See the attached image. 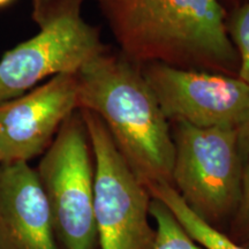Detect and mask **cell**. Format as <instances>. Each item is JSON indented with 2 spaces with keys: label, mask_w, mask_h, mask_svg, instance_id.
<instances>
[{
  "label": "cell",
  "mask_w": 249,
  "mask_h": 249,
  "mask_svg": "<svg viewBox=\"0 0 249 249\" xmlns=\"http://www.w3.org/2000/svg\"><path fill=\"white\" fill-rule=\"evenodd\" d=\"M236 135H238L239 150H240L242 160H245L249 157V117L236 129Z\"/></svg>",
  "instance_id": "cell-14"
},
{
  "label": "cell",
  "mask_w": 249,
  "mask_h": 249,
  "mask_svg": "<svg viewBox=\"0 0 249 249\" xmlns=\"http://www.w3.org/2000/svg\"><path fill=\"white\" fill-rule=\"evenodd\" d=\"M85 0H33L36 35L0 58V103L23 95L44 80L77 74L107 51L97 27L82 17Z\"/></svg>",
  "instance_id": "cell-3"
},
{
  "label": "cell",
  "mask_w": 249,
  "mask_h": 249,
  "mask_svg": "<svg viewBox=\"0 0 249 249\" xmlns=\"http://www.w3.org/2000/svg\"><path fill=\"white\" fill-rule=\"evenodd\" d=\"M150 216L156 224L152 249H205L193 239L169 208L154 197L150 202Z\"/></svg>",
  "instance_id": "cell-11"
},
{
  "label": "cell",
  "mask_w": 249,
  "mask_h": 249,
  "mask_svg": "<svg viewBox=\"0 0 249 249\" xmlns=\"http://www.w3.org/2000/svg\"><path fill=\"white\" fill-rule=\"evenodd\" d=\"M142 74L165 118L197 128L238 129L249 117V86L238 76L142 65Z\"/></svg>",
  "instance_id": "cell-7"
},
{
  "label": "cell",
  "mask_w": 249,
  "mask_h": 249,
  "mask_svg": "<svg viewBox=\"0 0 249 249\" xmlns=\"http://www.w3.org/2000/svg\"><path fill=\"white\" fill-rule=\"evenodd\" d=\"M36 173L48 201L55 238L65 249H96L93 157L80 110L62 124Z\"/></svg>",
  "instance_id": "cell-5"
},
{
  "label": "cell",
  "mask_w": 249,
  "mask_h": 249,
  "mask_svg": "<svg viewBox=\"0 0 249 249\" xmlns=\"http://www.w3.org/2000/svg\"><path fill=\"white\" fill-rule=\"evenodd\" d=\"M93 157V214L99 249H152L151 195L124 160L105 124L79 108Z\"/></svg>",
  "instance_id": "cell-6"
},
{
  "label": "cell",
  "mask_w": 249,
  "mask_h": 249,
  "mask_svg": "<svg viewBox=\"0 0 249 249\" xmlns=\"http://www.w3.org/2000/svg\"><path fill=\"white\" fill-rule=\"evenodd\" d=\"M97 1L99 2V4H102V2H103V1H105V0H97Z\"/></svg>",
  "instance_id": "cell-16"
},
{
  "label": "cell",
  "mask_w": 249,
  "mask_h": 249,
  "mask_svg": "<svg viewBox=\"0 0 249 249\" xmlns=\"http://www.w3.org/2000/svg\"><path fill=\"white\" fill-rule=\"evenodd\" d=\"M101 7L135 64L151 62L238 76L239 57L219 0H105Z\"/></svg>",
  "instance_id": "cell-1"
},
{
  "label": "cell",
  "mask_w": 249,
  "mask_h": 249,
  "mask_svg": "<svg viewBox=\"0 0 249 249\" xmlns=\"http://www.w3.org/2000/svg\"><path fill=\"white\" fill-rule=\"evenodd\" d=\"M77 82L79 108L103 121L136 177L145 186H172V132L141 66L107 51L77 73Z\"/></svg>",
  "instance_id": "cell-2"
},
{
  "label": "cell",
  "mask_w": 249,
  "mask_h": 249,
  "mask_svg": "<svg viewBox=\"0 0 249 249\" xmlns=\"http://www.w3.org/2000/svg\"><path fill=\"white\" fill-rule=\"evenodd\" d=\"M79 110L77 74H60L0 103V164L43 155L62 124Z\"/></svg>",
  "instance_id": "cell-8"
},
{
  "label": "cell",
  "mask_w": 249,
  "mask_h": 249,
  "mask_svg": "<svg viewBox=\"0 0 249 249\" xmlns=\"http://www.w3.org/2000/svg\"><path fill=\"white\" fill-rule=\"evenodd\" d=\"M226 26L239 57L238 77L249 86V1L227 18Z\"/></svg>",
  "instance_id": "cell-12"
},
{
  "label": "cell",
  "mask_w": 249,
  "mask_h": 249,
  "mask_svg": "<svg viewBox=\"0 0 249 249\" xmlns=\"http://www.w3.org/2000/svg\"><path fill=\"white\" fill-rule=\"evenodd\" d=\"M145 187L151 197L166 205L193 239L205 249H247L231 240L224 232L210 226L196 216L187 207L178 192L169 183H152Z\"/></svg>",
  "instance_id": "cell-10"
},
{
  "label": "cell",
  "mask_w": 249,
  "mask_h": 249,
  "mask_svg": "<svg viewBox=\"0 0 249 249\" xmlns=\"http://www.w3.org/2000/svg\"><path fill=\"white\" fill-rule=\"evenodd\" d=\"M51 213L36 170L0 164V249H58Z\"/></svg>",
  "instance_id": "cell-9"
},
{
  "label": "cell",
  "mask_w": 249,
  "mask_h": 249,
  "mask_svg": "<svg viewBox=\"0 0 249 249\" xmlns=\"http://www.w3.org/2000/svg\"><path fill=\"white\" fill-rule=\"evenodd\" d=\"M14 0H0V8H4V7H7L13 2Z\"/></svg>",
  "instance_id": "cell-15"
},
{
  "label": "cell",
  "mask_w": 249,
  "mask_h": 249,
  "mask_svg": "<svg viewBox=\"0 0 249 249\" xmlns=\"http://www.w3.org/2000/svg\"><path fill=\"white\" fill-rule=\"evenodd\" d=\"M172 187L202 220L225 232L239 202L242 160L236 129L173 124Z\"/></svg>",
  "instance_id": "cell-4"
},
{
  "label": "cell",
  "mask_w": 249,
  "mask_h": 249,
  "mask_svg": "<svg viewBox=\"0 0 249 249\" xmlns=\"http://www.w3.org/2000/svg\"><path fill=\"white\" fill-rule=\"evenodd\" d=\"M224 233L236 244L249 249V157L244 160L238 205Z\"/></svg>",
  "instance_id": "cell-13"
}]
</instances>
